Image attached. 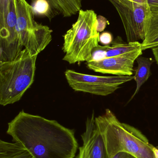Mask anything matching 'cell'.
<instances>
[{
    "label": "cell",
    "mask_w": 158,
    "mask_h": 158,
    "mask_svg": "<svg viewBox=\"0 0 158 158\" xmlns=\"http://www.w3.org/2000/svg\"><path fill=\"white\" fill-rule=\"evenodd\" d=\"M7 125L6 134L33 158H74L79 149L74 130L54 120L22 110Z\"/></svg>",
    "instance_id": "obj_1"
},
{
    "label": "cell",
    "mask_w": 158,
    "mask_h": 158,
    "mask_svg": "<svg viewBox=\"0 0 158 158\" xmlns=\"http://www.w3.org/2000/svg\"><path fill=\"white\" fill-rule=\"evenodd\" d=\"M95 122L105 142L109 158L120 152H126L136 158H155V147L138 129L121 122L115 114L107 109Z\"/></svg>",
    "instance_id": "obj_2"
},
{
    "label": "cell",
    "mask_w": 158,
    "mask_h": 158,
    "mask_svg": "<svg viewBox=\"0 0 158 158\" xmlns=\"http://www.w3.org/2000/svg\"><path fill=\"white\" fill-rule=\"evenodd\" d=\"M38 56L23 49L13 61L0 62V105L19 101L34 81Z\"/></svg>",
    "instance_id": "obj_3"
},
{
    "label": "cell",
    "mask_w": 158,
    "mask_h": 158,
    "mask_svg": "<svg viewBox=\"0 0 158 158\" xmlns=\"http://www.w3.org/2000/svg\"><path fill=\"white\" fill-rule=\"evenodd\" d=\"M97 17L93 10H80L78 19L64 36V61L72 64L92 60L94 49L99 45Z\"/></svg>",
    "instance_id": "obj_4"
},
{
    "label": "cell",
    "mask_w": 158,
    "mask_h": 158,
    "mask_svg": "<svg viewBox=\"0 0 158 158\" xmlns=\"http://www.w3.org/2000/svg\"><path fill=\"white\" fill-rule=\"evenodd\" d=\"M14 1L19 43L32 56H38L52 41L53 31L36 22L32 6L26 0Z\"/></svg>",
    "instance_id": "obj_5"
},
{
    "label": "cell",
    "mask_w": 158,
    "mask_h": 158,
    "mask_svg": "<svg viewBox=\"0 0 158 158\" xmlns=\"http://www.w3.org/2000/svg\"><path fill=\"white\" fill-rule=\"evenodd\" d=\"M122 21L128 43L143 41L151 13L147 4L130 0H109Z\"/></svg>",
    "instance_id": "obj_6"
},
{
    "label": "cell",
    "mask_w": 158,
    "mask_h": 158,
    "mask_svg": "<svg viewBox=\"0 0 158 158\" xmlns=\"http://www.w3.org/2000/svg\"><path fill=\"white\" fill-rule=\"evenodd\" d=\"M65 75L70 86L74 91L103 96L113 94L121 85L134 79L132 76H94L70 69L67 70Z\"/></svg>",
    "instance_id": "obj_7"
},
{
    "label": "cell",
    "mask_w": 158,
    "mask_h": 158,
    "mask_svg": "<svg viewBox=\"0 0 158 158\" xmlns=\"http://www.w3.org/2000/svg\"><path fill=\"white\" fill-rule=\"evenodd\" d=\"M16 21L15 1L12 0L5 24L0 28V62L13 61L23 50L17 32Z\"/></svg>",
    "instance_id": "obj_8"
},
{
    "label": "cell",
    "mask_w": 158,
    "mask_h": 158,
    "mask_svg": "<svg viewBox=\"0 0 158 158\" xmlns=\"http://www.w3.org/2000/svg\"><path fill=\"white\" fill-rule=\"evenodd\" d=\"M142 49L99 61L86 62L89 69L97 73L117 76H132L134 64L137 58L143 54Z\"/></svg>",
    "instance_id": "obj_9"
},
{
    "label": "cell",
    "mask_w": 158,
    "mask_h": 158,
    "mask_svg": "<svg viewBox=\"0 0 158 158\" xmlns=\"http://www.w3.org/2000/svg\"><path fill=\"white\" fill-rule=\"evenodd\" d=\"M94 113L88 117L85 131L81 135L83 144L88 150L89 158H109L105 142L95 122Z\"/></svg>",
    "instance_id": "obj_10"
},
{
    "label": "cell",
    "mask_w": 158,
    "mask_h": 158,
    "mask_svg": "<svg viewBox=\"0 0 158 158\" xmlns=\"http://www.w3.org/2000/svg\"><path fill=\"white\" fill-rule=\"evenodd\" d=\"M137 66L135 70L134 80L136 83V87L129 102L139 92L142 85L148 80L151 75V67L152 64L155 62L152 58L139 56L136 59Z\"/></svg>",
    "instance_id": "obj_11"
},
{
    "label": "cell",
    "mask_w": 158,
    "mask_h": 158,
    "mask_svg": "<svg viewBox=\"0 0 158 158\" xmlns=\"http://www.w3.org/2000/svg\"><path fill=\"white\" fill-rule=\"evenodd\" d=\"M32 2L35 0H31ZM52 9L64 17H70L79 14L81 10L82 0H46Z\"/></svg>",
    "instance_id": "obj_12"
},
{
    "label": "cell",
    "mask_w": 158,
    "mask_h": 158,
    "mask_svg": "<svg viewBox=\"0 0 158 158\" xmlns=\"http://www.w3.org/2000/svg\"><path fill=\"white\" fill-rule=\"evenodd\" d=\"M0 158H33V157L19 144L1 140Z\"/></svg>",
    "instance_id": "obj_13"
},
{
    "label": "cell",
    "mask_w": 158,
    "mask_h": 158,
    "mask_svg": "<svg viewBox=\"0 0 158 158\" xmlns=\"http://www.w3.org/2000/svg\"><path fill=\"white\" fill-rule=\"evenodd\" d=\"M143 51L158 46V14H151L147 28L144 40L142 43Z\"/></svg>",
    "instance_id": "obj_14"
},
{
    "label": "cell",
    "mask_w": 158,
    "mask_h": 158,
    "mask_svg": "<svg viewBox=\"0 0 158 158\" xmlns=\"http://www.w3.org/2000/svg\"><path fill=\"white\" fill-rule=\"evenodd\" d=\"M142 43L139 42H136L128 43L127 44L117 43L112 44V46H102V48L105 52V59L109 57L125 54L139 49H142Z\"/></svg>",
    "instance_id": "obj_15"
},
{
    "label": "cell",
    "mask_w": 158,
    "mask_h": 158,
    "mask_svg": "<svg viewBox=\"0 0 158 158\" xmlns=\"http://www.w3.org/2000/svg\"><path fill=\"white\" fill-rule=\"evenodd\" d=\"M31 6L35 15L46 17L50 20L57 15L46 0H35Z\"/></svg>",
    "instance_id": "obj_16"
},
{
    "label": "cell",
    "mask_w": 158,
    "mask_h": 158,
    "mask_svg": "<svg viewBox=\"0 0 158 158\" xmlns=\"http://www.w3.org/2000/svg\"><path fill=\"white\" fill-rule=\"evenodd\" d=\"M12 0H0V28L4 26Z\"/></svg>",
    "instance_id": "obj_17"
},
{
    "label": "cell",
    "mask_w": 158,
    "mask_h": 158,
    "mask_svg": "<svg viewBox=\"0 0 158 158\" xmlns=\"http://www.w3.org/2000/svg\"><path fill=\"white\" fill-rule=\"evenodd\" d=\"M113 37L109 32H104L99 36V42L104 45H109L112 43Z\"/></svg>",
    "instance_id": "obj_18"
},
{
    "label": "cell",
    "mask_w": 158,
    "mask_h": 158,
    "mask_svg": "<svg viewBox=\"0 0 158 158\" xmlns=\"http://www.w3.org/2000/svg\"><path fill=\"white\" fill-rule=\"evenodd\" d=\"M97 31L98 32L103 31L105 28L108 23L107 19L102 16H97Z\"/></svg>",
    "instance_id": "obj_19"
},
{
    "label": "cell",
    "mask_w": 158,
    "mask_h": 158,
    "mask_svg": "<svg viewBox=\"0 0 158 158\" xmlns=\"http://www.w3.org/2000/svg\"><path fill=\"white\" fill-rule=\"evenodd\" d=\"M151 14H158V0H146Z\"/></svg>",
    "instance_id": "obj_20"
},
{
    "label": "cell",
    "mask_w": 158,
    "mask_h": 158,
    "mask_svg": "<svg viewBox=\"0 0 158 158\" xmlns=\"http://www.w3.org/2000/svg\"><path fill=\"white\" fill-rule=\"evenodd\" d=\"M76 158H89L87 147L84 144L79 148V153Z\"/></svg>",
    "instance_id": "obj_21"
},
{
    "label": "cell",
    "mask_w": 158,
    "mask_h": 158,
    "mask_svg": "<svg viewBox=\"0 0 158 158\" xmlns=\"http://www.w3.org/2000/svg\"><path fill=\"white\" fill-rule=\"evenodd\" d=\"M111 158H136L134 156L126 152H120Z\"/></svg>",
    "instance_id": "obj_22"
},
{
    "label": "cell",
    "mask_w": 158,
    "mask_h": 158,
    "mask_svg": "<svg viewBox=\"0 0 158 158\" xmlns=\"http://www.w3.org/2000/svg\"><path fill=\"white\" fill-rule=\"evenodd\" d=\"M152 52L155 57V60L158 65V46L152 48Z\"/></svg>",
    "instance_id": "obj_23"
},
{
    "label": "cell",
    "mask_w": 158,
    "mask_h": 158,
    "mask_svg": "<svg viewBox=\"0 0 158 158\" xmlns=\"http://www.w3.org/2000/svg\"><path fill=\"white\" fill-rule=\"evenodd\" d=\"M154 154H155V158H158V148L155 147L154 149Z\"/></svg>",
    "instance_id": "obj_24"
}]
</instances>
